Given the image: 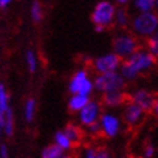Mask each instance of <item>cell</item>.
<instances>
[{"mask_svg":"<svg viewBox=\"0 0 158 158\" xmlns=\"http://www.w3.org/2000/svg\"><path fill=\"white\" fill-rule=\"evenodd\" d=\"M130 28L134 36L148 40L158 31V14L156 12L136 13L131 17Z\"/></svg>","mask_w":158,"mask_h":158,"instance_id":"obj_1","label":"cell"},{"mask_svg":"<svg viewBox=\"0 0 158 158\" xmlns=\"http://www.w3.org/2000/svg\"><path fill=\"white\" fill-rule=\"evenodd\" d=\"M117 6L109 0H102L94 5L91 10V22L94 27L103 28L104 31L114 23Z\"/></svg>","mask_w":158,"mask_h":158,"instance_id":"obj_2","label":"cell"},{"mask_svg":"<svg viewBox=\"0 0 158 158\" xmlns=\"http://www.w3.org/2000/svg\"><path fill=\"white\" fill-rule=\"evenodd\" d=\"M0 125L5 136L10 138L14 134V112L10 107V95L3 82H0Z\"/></svg>","mask_w":158,"mask_h":158,"instance_id":"obj_3","label":"cell"},{"mask_svg":"<svg viewBox=\"0 0 158 158\" xmlns=\"http://www.w3.org/2000/svg\"><path fill=\"white\" fill-rule=\"evenodd\" d=\"M68 91L71 95L75 94H81L85 97H90L95 91L94 89V81L90 77V72L88 68H78L72 73L68 81Z\"/></svg>","mask_w":158,"mask_h":158,"instance_id":"obj_4","label":"cell"},{"mask_svg":"<svg viewBox=\"0 0 158 158\" xmlns=\"http://www.w3.org/2000/svg\"><path fill=\"white\" fill-rule=\"evenodd\" d=\"M138 49H140L138 37L127 31L117 34L112 40V52L117 54L122 60L130 58Z\"/></svg>","mask_w":158,"mask_h":158,"instance_id":"obj_5","label":"cell"},{"mask_svg":"<svg viewBox=\"0 0 158 158\" xmlns=\"http://www.w3.org/2000/svg\"><path fill=\"white\" fill-rule=\"evenodd\" d=\"M138 76L148 73L156 67L157 59L148 52L147 48H140L134 53L130 58L123 60Z\"/></svg>","mask_w":158,"mask_h":158,"instance_id":"obj_6","label":"cell"},{"mask_svg":"<svg viewBox=\"0 0 158 158\" xmlns=\"http://www.w3.org/2000/svg\"><path fill=\"white\" fill-rule=\"evenodd\" d=\"M93 81H94V89L100 94L117 91V90H125V86H126V81L122 78L120 72L97 75L93 78Z\"/></svg>","mask_w":158,"mask_h":158,"instance_id":"obj_7","label":"cell"},{"mask_svg":"<svg viewBox=\"0 0 158 158\" xmlns=\"http://www.w3.org/2000/svg\"><path fill=\"white\" fill-rule=\"evenodd\" d=\"M122 59L113 52H108L104 54H100L91 60V68L97 75L118 72L122 64Z\"/></svg>","mask_w":158,"mask_h":158,"instance_id":"obj_8","label":"cell"},{"mask_svg":"<svg viewBox=\"0 0 158 158\" xmlns=\"http://www.w3.org/2000/svg\"><path fill=\"white\" fill-rule=\"evenodd\" d=\"M100 132L104 138L113 139L122 130V120L121 116L117 114L113 110H104L99 118Z\"/></svg>","mask_w":158,"mask_h":158,"instance_id":"obj_9","label":"cell"},{"mask_svg":"<svg viewBox=\"0 0 158 158\" xmlns=\"http://www.w3.org/2000/svg\"><path fill=\"white\" fill-rule=\"evenodd\" d=\"M102 103L99 100H90L88 106H86L82 110L77 113V123L81 126V127H88L90 125H94L99 121V118L103 113V109H102Z\"/></svg>","mask_w":158,"mask_h":158,"instance_id":"obj_10","label":"cell"},{"mask_svg":"<svg viewBox=\"0 0 158 158\" xmlns=\"http://www.w3.org/2000/svg\"><path fill=\"white\" fill-rule=\"evenodd\" d=\"M129 99H130L131 103H134V104H136L138 107H140L145 113L152 112V109L154 107V103L157 100L154 94L151 90L144 89V88L134 89L129 94Z\"/></svg>","mask_w":158,"mask_h":158,"instance_id":"obj_11","label":"cell"},{"mask_svg":"<svg viewBox=\"0 0 158 158\" xmlns=\"http://www.w3.org/2000/svg\"><path fill=\"white\" fill-rule=\"evenodd\" d=\"M144 117H145L144 110L140 107H138L136 104L131 103V102H127L122 108L121 120H122V123L127 125L129 127H135V126H138L144 120Z\"/></svg>","mask_w":158,"mask_h":158,"instance_id":"obj_12","label":"cell"},{"mask_svg":"<svg viewBox=\"0 0 158 158\" xmlns=\"http://www.w3.org/2000/svg\"><path fill=\"white\" fill-rule=\"evenodd\" d=\"M127 98H129V95L125 90L109 91L106 94H102L100 103H102V106L112 109V108L123 107L126 103H127Z\"/></svg>","mask_w":158,"mask_h":158,"instance_id":"obj_13","label":"cell"},{"mask_svg":"<svg viewBox=\"0 0 158 158\" xmlns=\"http://www.w3.org/2000/svg\"><path fill=\"white\" fill-rule=\"evenodd\" d=\"M91 100L90 97H85V95H81V94H75V95H71L68 98V102H67V107L69 109V112L72 113H78L80 110H82L88 103Z\"/></svg>","mask_w":158,"mask_h":158,"instance_id":"obj_14","label":"cell"},{"mask_svg":"<svg viewBox=\"0 0 158 158\" xmlns=\"http://www.w3.org/2000/svg\"><path fill=\"white\" fill-rule=\"evenodd\" d=\"M63 132L68 136V139L72 141L73 144H78L84 138V130L77 122H69L64 126Z\"/></svg>","mask_w":158,"mask_h":158,"instance_id":"obj_15","label":"cell"},{"mask_svg":"<svg viewBox=\"0 0 158 158\" xmlns=\"http://www.w3.org/2000/svg\"><path fill=\"white\" fill-rule=\"evenodd\" d=\"M130 23H131V15H130L129 9L126 6H117L113 25L121 30H125L130 27Z\"/></svg>","mask_w":158,"mask_h":158,"instance_id":"obj_16","label":"cell"},{"mask_svg":"<svg viewBox=\"0 0 158 158\" xmlns=\"http://www.w3.org/2000/svg\"><path fill=\"white\" fill-rule=\"evenodd\" d=\"M54 144L59 147L64 153H69L75 147V144L68 139V136L63 132V130H58L54 134Z\"/></svg>","mask_w":158,"mask_h":158,"instance_id":"obj_17","label":"cell"},{"mask_svg":"<svg viewBox=\"0 0 158 158\" xmlns=\"http://www.w3.org/2000/svg\"><path fill=\"white\" fill-rule=\"evenodd\" d=\"M36 110H37V102L35 98H27L23 103V117H25V121L31 123L35 120L36 116Z\"/></svg>","mask_w":158,"mask_h":158,"instance_id":"obj_18","label":"cell"},{"mask_svg":"<svg viewBox=\"0 0 158 158\" xmlns=\"http://www.w3.org/2000/svg\"><path fill=\"white\" fill-rule=\"evenodd\" d=\"M156 0H135L132 3V8L138 13H149L154 12Z\"/></svg>","mask_w":158,"mask_h":158,"instance_id":"obj_19","label":"cell"},{"mask_svg":"<svg viewBox=\"0 0 158 158\" xmlns=\"http://www.w3.org/2000/svg\"><path fill=\"white\" fill-rule=\"evenodd\" d=\"M25 60H26V66L27 69L30 71L31 73H35L37 68H39V59L37 55L32 49H27L26 54H25Z\"/></svg>","mask_w":158,"mask_h":158,"instance_id":"obj_20","label":"cell"},{"mask_svg":"<svg viewBox=\"0 0 158 158\" xmlns=\"http://www.w3.org/2000/svg\"><path fill=\"white\" fill-rule=\"evenodd\" d=\"M30 15L31 19H32L35 23L41 22L44 18V8L41 5L40 2H34L30 6Z\"/></svg>","mask_w":158,"mask_h":158,"instance_id":"obj_21","label":"cell"},{"mask_svg":"<svg viewBox=\"0 0 158 158\" xmlns=\"http://www.w3.org/2000/svg\"><path fill=\"white\" fill-rule=\"evenodd\" d=\"M62 154H64V152L54 143L46 145L41 151V158H59Z\"/></svg>","mask_w":158,"mask_h":158,"instance_id":"obj_22","label":"cell"},{"mask_svg":"<svg viewBox=\"0 0 158 158\" xmlns=\"http://www.w3.org/2000/svg\"><path fill=\"white\" fill-rule=\"evenodd\" d=\"M147 49L158 60V31L147 40Z\"/></svg>","mask_w":158,"mask_h":158,"instance_id":"obj_23","label":"cell"},{"mask_svg":"<svg viewBox=\"0 0 158 158\" xmlns=\"http://www.w3.org/2000/svg\"><path fill=\"white\" fill-rule=\"evenodd\" d=\"M97 154L98 148H95L94 145H85L78 153V158H97Z\"/></svg>","mask_w":158,"mask_h":158,"instance_id":"obj_24","label":"cell"},{"mask_svg":"<svg viewBox=\"0 0 158 158\" xmlns=\"http://www.w3.org/2000/svg\"><path fill=\"white\" fill-rule=\"evenodd\" d=\"M85 132L88 134V135H90V136H93V138H95L97 135H100V126H99V122H97V123H94V125H90V126H88V127L85 129Z\"/></svg>","mask_w":158,"mask_h":158,"instance_id":"obj_25","label":"cell"},{"mask_svg":"<svg viewBox=\"0 0 158 158\" xmlns=\"http://www.w3.org/2000/svg\"><path fill=\"white\" fill-rule=\"evenodd\" d=\"M143 158H153L156 156V148L153 144H145L143 148V152H141Z\"/></svg>","mask_w":158,"mask_h":158,"instance_id":"obj_26","label":"cell"},{"mask_svg":"<svg viewBox=\"0 0 158 158\" xmlns=\"http://www.w3.org/2000/svg\"><path fill=\"white\" fill-rule=\"evenodd\" d=\"M97 158H113L110 152L106 148H98V154H97Z\"/></svg>","mask_w":158,"mask_h":158,"instance_id":"obj_27","label":"cell"},{"mask_svg":"<svg viewBox=\"0 0 158 158\" xmlns=\"http://www.w3.org/2000/svg\"><path fill=\"white\" fill-rule=\"evenodd\" d=\"M0 158H9V148L5 144H0Z\"/></svg>","mask_w":158,"mask_h":158,"instance_id":"obj_28","label":"cell"},{"mask_svg":"<svg viewBox=\"0 0 158 158\" xmlns=\"http://www.w3.org/2000/svg\"><path fill=\"white\" fill-rule=\"evenodd\" d=\"M12 4L10 0H0V10H5Z\"/></svg>","mask_w":158,"mask_h":158,"instance_id":"obj_29","label":"cell"},{"mask_svg":"<svg viewBox=\"0 0 158 158\" xmlns=\"http://www.w3.org/2000/svg\"><path fill=\"white\" fill-rule=\"evenodd\" d=\"M152 112L158 117V99L156 100V103H154V107H153V109H152Z\"/></svg>","mask_w":158,"mask_h":158,"instance_id":"obj_30","label":"cell"},{"mask_svg":"<svg viewBox=\"0 0 158 158\" xmlns=\"http://www.w3.org/2000/svg\"><path fill=\"white\" fill-rule=\"evenodd\" d=\"M117 4H118L117 6H126V5L129 4V2H127V0H118Z\"/></svg>","mask_w":158,"mask_h":158,"instance_id":"obj_31","label":"cell"},{"mask_svg":"<svg viewBox=\"0 0 158 158\" xmlns=\"http://www.w3.org/2000/svg\"><path fill=\"white\" fill-rule=\"evenodd\" d=\"M59 158H73V157L71 156L69 153H64V154H62V156H60Z\"/></svg>","mask_w":158,"mask_h":158,"instance_id":"obj_32","label":"cell"},{"mask_svg":"<svg viewBox=\"0 0 158 158\" xmlns=\"http://www.w3.org/2000/svg\"><path fill=\"white\" fill-rule=\"evenodd\" d=\"M154 12L158 14V0H156V6H154Z\"/></svg>","mask_w":158,"mask_h":158,"instance_id":"obj_33","label":"cell"},{"mask_svg":"<svg viewBox=\"0 0 158 158\" xmlns=\"http://www.w3.org/2000/svg\"><path fill=\"white\" fill-rule=\"evenodd\" d=\"M3 136V129H2V125H0V139Z\"/></svg>","mask_w":158,"mask_h":158,"instance_id":"obj_34","label":"cell"},{"mask_svg":"<svg viewBox=\"0 0 158 158\" xmlns=\"http://www.w3.org/2000/svg\"><path fill=\"white\" fill-rule=\"evenodd\" d=\"M122 158H131V157H122Z\"/></svg>","mask_w":158,"mask_h":158,"instance_id":"obj_35","label":"cell"}]
</instances>
